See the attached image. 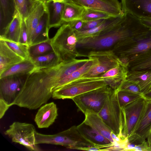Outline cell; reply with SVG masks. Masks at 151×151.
<instances>
[{
    "label": "cell",
    "instance_id": "39",
    "mask_svg": "<svg viewBox=\"0 0 151 151\" xmlns=\"http://www.w3.org/2000/svg\"><path fill=\"white\" fill-rule=\"evenodd\" d=\"M105 19H100L84 22L80 31L89 30L93 28L100 25Z\"/></svg>",
    "mask_w": 151,
    "mask_h": 151
},
{
    "label": "cell",
    "instance_id": "48",
    "mask_svg": "<svg viewBox=\"0 0 151 151\" xmlns=\"http://www.w3.org/2000/svg\"><path fill=\"white\" fill-rule=\"evenodd\" d=\"M150 148H151V147Z\"/></svg>",
    "mask_w": 151,
    "mask_h": 151
},
{
    "label": "cell",
    "instance_id": "17",
    "mask_svg": "<svg viewBox=\"0 0 151 151\" xmlns=\"http://www.w3.org/2000/svg\"><path fill=\"white\" fill-rule=\"evenodd\" d=\"M129 71L128 66L121 62L116 67L98 77L103 78L110 88L116 90L126 79Z\"/></svg>",
    "mask_w": 151,
    "mask_h": 151
},
{
    "label": "cell",
    "instance_id": "18",
    "mask_svg": "<svg viewBox=\"0 0 151 151\" xmlns=\"http://www.w3.org/2000/svg\"><path fill=\"white\" fill-rule=\"evenodd\" d=\"M58 115L56 105L51 102L40 107L35 115L34 121L38 128H48L54 122Z\"/></svg>",
    "mask_w": 151,
    "mask_h": 151
},
{
    "label": "cell",
    "instance_id": "23",
    "mask_svg": "<svg viewBox=\"0 0 151 151\" xmlns=\"http://www.w3.org/2000/svg\"><path fill=\"white\" fill-rule=\"evenodd\" d=\"M84 114L85 119L83 121L85 123L95 129L112 143L115 144L111 136L112 131L98 114L88 112Z\"/></svg>",
    "mask_w": 151,
    "mask_h": 151
},
{
    "label": "cell",
    "instance_id": "34",
    "mask_svg": "<svg viewBox=\"0 0 151 151\" xmlns=\"http://www.w3.org/2000/svg\"><path fill=\"white\" fill-rule=\"evenodd\" d=\"M111 17L113 16L101 11L85 8L80 19L85 22L100 19H106Z\"/></svg>",
    "mask_w": 151,
    "mask_h": 151
},
{
    "label": "cell",
    "instance_id": "6",
    "mask_svg": "<svg viewBox=\"0 0 151 151\" xmlns=\"http://www.w3.org/2000/svg\"><path fill=\"white\" fill-rule=\"evenodd\" d=\"M106 85L104 79L99 77L79 78L54 91L52 97L54 99H72L76 96Z\"/></svg>",
    "mask_w": 151,
    "mask_h": 151
},
{
    "label": "cell",
    "instance_id": "43",
    "mask_svg": "<svg viewBox=\"0 0 151 151\" xmlns=\"http://www.w3.org/2000/svg\"><path fill=\"white\" fill-rule=\"evenodd\" d=\"M139 19L145 26L151 28V18H139Z\"/></svg>",
    "mask_w": 151,
    "mask_h": 151
},
{
    "label": "cell",
    "instance_id": "19",
    "mask_svg": "<svg viewBox=\"0 0 151 151\" xmlns=\"http://www.w3.org/2000/svg\"><path fill=\"white\" fill-rule=\"evenodd\" d=\"M77 127L82 135L95 146L109 147L115 144L112 143L98 131L84 121Z\"/></svg>",
    "mask_w": 151,
    "mask_h": 151
},
{
    "label": "cell",
    "instance_id": "27",
    "mask_svg": "<svg viewBox=\"0 0 151 151\" xmlns=\"http://www.w3.org/2000/svg\"><path fill=\"white\" fill-rule=\"evenodd\" d=\"M128 68L129 70H151V49L131 57Z\"/></svg>",
    "mask_w": 151,
    "mask_h": 151
},
{
    "label": "cell",
    "instance_id": "2",
    "mask_svg": "<svg viewBox=\"0 0 151 151\" xmlns=\"http://www.w3.org/2000/svg\"><path fill=\"white\" fill-rule=\"evenodd\" d=\"M146 27L139 19L124 12L121 20L109 31L87 40L80 45L85 48L95 50L108 48Z\"/></svg>",
    "mask_w": 151,
    "mask_h": 151
},
{
    "label": "cell",
    "instance_id": "33",
    "mask_svg": "<svg viewBox=\"0 0 151 151\" xmlns=\"http://www.w3.org/2000/svg\"><path fill=\"white\" fill-rule=\"evenodd\" d=\"M3 40L5 41L11 49L24 60L30 59L29 46L19 42H16L7 40Z\"/></svg>",
    "mask_w": 151,
    "mask_h": 151
},
{
    "label": "cell",
    "instance_id": "8",
    "mask_svg": "<svg viewBox=\"0 0 151 151\" xmlns=\"http://www.w3.org/2000/svg\"><path fill=\"white\" fill-rule=\"evenodd\" d=\"M111 89L107 85L76 96L72 99L84 114L88 112L98 114L103 107Z\"/></svg>",
    "mask_w": 151,
    "mask_h": 151
},
{
    "label": "cell",
    "instance_id": "40",
    "mask_svg": "<svg viewBox=\"0 0 151 151\" xmlns=\"http://www.w3.org/2000/svg\"><path fill=\"white\" fill-rule=\"evenodd\" d=\"M19 42L29 46L27 27L24 19L22 18Z\"/></svg>",
    "mask_w": 151,
    "mask_h": 151
},
{
    "label": "cell",
    "instance_id": "36",
    "mask_svg": "<svg viewBox=\"0 0 151 151\" xmlns=\"http://www.w3.org/2000/svg\"><path fill=\"white\" fill-rule=\"evenodd\" d=\"M10 0H0L1 25L12 18L14 12H12V7Z\"/></svg>",
    "mask_w": 151,
    "mask_h": 151
},
{
    "label": "cell",
    "instance_id": "46",
    "mask_svg": "<svg viewBox=\"0 0 151 151\" xmlns=\"http://www.w3.org/2000/svg\"><path fill=\"white\" fill-rule=\"evenodd\" d=\"M65 0H47L46 2L49 3L51 2L56 3H63Z\"/></svg>",
    "mask_w": 151,
    "mask_h": 151
},
{
    "label": "cell",
    "instance_id": "13",
    "mask_svg": "<svg viewBox=\"0 0 151 151\" xmlns=\"http://www.w3.org/2000/svg\"><path fill=\"white\" fill-rule=\"evenodd\" d=\"M85 8L101 11L113 17L122 14L121 3L118 0H65Z\"/></svg>",
    "mask_w": 151,
    "mask_h": 151
},
{
    "label": "cell",
    "instance_id": "1",
    "mask_svg": "<svg viewBox=\"0 0 151 151\" xmlns=\"http://www.w3.org/2000/svg\"><path fill=\"white\" fill-rule=\"evenodd\" d=\"M76 60L48 68H36L27 74L16 98L21 107L36 109L46 104L57 89L59 81L80 68Z\"/></svg>",
    "mask_w": 151,
    "mask_h": 151
},
{
    "label": "cell",
    "instance_id": "47",
    "mask_svg": "<svg viewBox=\"0 0 151 151\" xmlns=\"http://www.w3.org/2000/svg\"><path fill=\"white\" fill-rule=\"evenodd\" d=\"M41 1L44 2H46L47 0H36Z\"/></svg>",
    "mask_w": 151,
    "mask_h": 151
},
{
    "label": "cell",
    "instance_id": "32",
    "mask_svg": "<svg viewBox=\"0 0 151 151\" xmlns=\"http://www.w3.org/2000/svg\"><path fill=\"white\" fill-rule=\"evenodd\" d=\"M116 91L118 102L121 108L143 97L138 94L126 91L117 90Z\"/></svg>",
    "mask_w": 151,
    "mask_h": 151
},
{
    "label": "cell",
    "instance_id": "22",
    "mask_svg": "<svg viewBox=\"0 0 151 151\" xmlns=\"http://www.w3.org/2000/svg\"><path fill=\"white\" fill-rule=\"evenodd\" d=\"M126 79L137 85L143 95L151 90V70H129Z\"/></svg>",
    "mask_w": 151,
    "mask_h": 151
},
{
    "label": "cell",
    "instance_id": "29",
    "mask_svg": "<svg viewBox=\"0 0 151 151\" xmlns=\"http://www.w3.org/2000/svg\"><path fill=\"white\" fill-rule=\"evenodd\" d=\"M36 68L29 59L15 64L0 75V78L17 74H28Z\"/></svg>",
    "mask_w": 151,
    "mask_h": 151
},
{
    "label": "cell",
    "instance_id": "35",
    "mask_svg": "<svg viewBox=\"0 0 151 151\" xmlns=\"http://www.w3.org/2000/svg\"><path fill=\"white\" fill-rule=\"evenodd\" d=\"M146 139L134 133L127 138L123 146V151H134L135 149L143 143Z\"/></svg>",
    "mask_w": 151,
    "mask_h": 151
},
{
    "label": "cell",
    "instance_id": "5",
    "mask_svg": "<svg viewBox=\"0 0 151 151\" xmlns=\"http://www.w3.org/2000/svg\"><path fill=\"white\" fill-rule=\"evenodd\" d=\"M114 46L113 50L119 56V58L129 59L133 56L150 49L151 28L147 27L119 41Z\"/></svg>",
    "mask_w": 151,
    "mask_h": 151
},
{
    "label": "cell",
    "instance_id": "21",
    "mask_svg": "<svg viewBox=\"0 0 151 151\" xmlns=\"http://www.w3.org/2000/svg\"><path fill=\"white\" fill-rule=\"evenodd\" d=\"M22 19L19 12L15 8L12 18L4 28L3 34L1 35L0 39L19 42Z\"/></svg>",
    "mask_w": 151,
    "mask_h": 151
},
{
    "label": "cell",
    "instance_id": "45",
    "mask_svg": "<svg viewBox=\"0 0 151 151\" xmlns=\"http://www.w3.org/2000/svg\"><path fill=\"white\" fill-rule=\"evenodd\" d=\"M147 142L150 147H151V129L148 135L147 138Z\"/></svg>",
    "mask_w": 151,
    "mask_h": 151
},
{
    "label": "cell",
    "instance_id": "41",
    "mask_svg": "<svg viewBox=\"0 0 151 151\" xmlns=\"http://www.w3.org/2000/svg\"><path fill=\"white\" fill-rule=\"evenodd\" d=\"M84 22L81 19L74 20L68 23L75 31H80L82 28Z\"/></svg>",
    "mask_w": 151,
    "mask_h": 151
},
{
    "label": "cell",
    "instance_id": "3",
    "mask_svg": "<svg viewBox=\"0 0 151 151\" xmlns=\"http://www.w3.org/2000/svg\"><path fill=\"white\" fill-rule=\"evenodd\" d=\"M77 42L75 31L69 23L63 24L50 39L53 50L60 63L71 61L82 56L76 49Z\"/></svg>",
    "mask_w": 151,
    "mask_h": 151
},
{
    "label": "cell",
    "instance_id": "28",
    "mask_svg": "<svg viewBox=\"0 0 151 151\" xmlns=\"http://www.w3.org/2000/svg\"><path fill=\"white\" fill-rule=\"evenodd\" d=\"M62 19L64 23L80 19L85 8L72 2L65 1Z\"/></svg>",
    "mask_w": 151,
    "mask_h": 151
},
{
    "label": "cell",
    "instance_id": "31",
    "mask_svg": "<svg viewBox=\"0 0 151 151\" xmlns=\"http://www.w3.org/2000/svg\"><path fill=\"white\" fill-rule=\"evenodd\" d=\"M30 58L40 56L53 51L50 43V39L48 41L29 46Z\"/></svg>",
    "mask_w": 151,
    "mask_h": 151
},
{
    "label": "cell",
    "instance_id": "42",
    "mask_svg": "<svg viewBox=\"0 0 151 151\" xmlns=\"http://www.w3.org/2000/svg\"><path fill=\"white\" fill-rule=\"evenodd\" d=\"M10 106L4 101L0 99V119L4 116L5 113Z\"/></svg>",
    "mask_w": 151,
    "mask_h": 151
},
{
    "label": "cell",
    "instance_id": "26",
    "mask_svg": "<svg viewBox=\"0 0 151 151\" xmlns=\"http://www.w3.org/2000/svg\"><path fill=\"white\" fill-rule=\"evenodd\" d=\"M48 15L46 10L41 17L32 35L29 46L49 40Z\"/></svg>",
    "mask_w": 151,
    "mask_h": 151
},
{
    "label": "cell",
    "instance_id": "20",
    "mask_svg": "<svg viewBox=\"0 0 151 151\" xmlns=\"http://www.w3.org/2000/svg\"><path fill=\"white\" fill-rule=\"evenodd\" d=\"M25 60L0 39V75L14 65Z\"/></svg>",
    "mask_w": 151,
    "mask_h": 151
},
{
    "label": "cell",
    "instance_id": "7",
    "mask_svg": "<svg viewBox=\"0 0 151 151\" xmlns=\"http://www.w3.org/2000/svg\"><path fill=\"white\" fill-rule=\"evenodd\" d=\"M98 114L114 133L122 139H125L122 134V112L118 102L116 90L111 89Z\"/></svg>",
    "mask_w": 151,
    "mask_h": 151
},
{
    "label": "cell",
    "instance_id": "10",
    "mask_svg": "<svg viewBox=\"0 0 151 151\" xmlns=\"http://www.w3.org/2000/svg\"><path fill=\"white\" fill-rule=\"evenodd\" d=\"M87 57L89 59H96L97 62L79 78L96 77L116 67L121 63L119 58L112 50L91 51Z\"/></svg>",
    "mask_w": 151,
    "mask_h": 151
},
{
    "label": "cell",
    "instance_id": "14",
    "mask_svg": "<svg viewBox=\"0 0 151 151\" xmlns=\"http://www.w3.org/2000/svg\"><path fill=\"white\" fill-rule=\"evenodd\" d=\"M124 14V13L120 16L111 17L106 19L100 25L92 29L82 31H75L77 39V43L80 45L87 40L107 32L121 20Z\"/></svg>",
    "mask_w": 151,
    "mask_h": 151
},
{
    "label": "cell",
    "instance_id": "44",
    "mask_svg": "<svg viewBox=\"0 0 151 151\" xmlns=\"http://www.w3.org/2000/svg\"><path fill=\"white\" fill-rule=\"evenodd\" d=\"M142 96L146 99H151V90L144 94Z\"/></svg>",
    "mask_w": 151,
    "mask_h": 151
},
{
    "label": "cell",
    "instance_id": "16",
    "mask_svg": "<svg viewBox=\"0 0 151 151\" xmlns=\"http://www.w3.org/2000/svg\"><path fill=\"white\" fill-rule=\"evenodd\" d=\"M122 10L139 19L151 18V0H121Z\"/></svg>",
    "mask_w": 151,
    "mask_h": 151
},
{
    "label": "cell",
    "instance_id": "12",
    "mask_svg": "<svg viewBox=\"0 0 151 151\" xmlns=\"http://www.w3.org/2000/svg\"><path fill=\"white\" fill-rule=\"evenodd\" d=\"M27 74H17L0 78V99L10 106L20 92Z\"/></svg>",
    "mask_w": 151,
    "mask_h": 151
},
{
    "label": "cell",
    "instance_id": "24",
    "mask_svg": "<svg viewBox=\"0 0 151 151\" xmlns=\"http://www.w3.org/2000/svg\"><path fill=\"white\" fill-rule=\"evenodd\" d=\"M46 4L48 15V29L60 27L64 23L62 19L64 3L46 2Z\"/></svg>",
    "mask_w": 151,
    "mask_h": 151
},
{
    "label": "cell",
    "instance_id": "25",
    "mask_svg": "<svg viewBox=\"0 0 151 151\" xmlns=\"http://www.w3.org/2000/svg\"><path fill=\"white\" fill-rule=\"evenodd\" d=\"M146 99L145 106L143 114L132 134L136 133L145 139H147L151 129V99Z\"/></svg>",
    "mask_w": 151,
    "mask_h": 151
},
{
    "label": "cell",
    "instance_id": "11",
    "mask_svg": "<svg viewBox=\"0 0 151 151\" xmlns=\"http://www.w3.org/2000/svg\"><path fill=\"white\" fill-rule=\"evenodd\" d=\"M146 99L142 97L122 108V134L124 139L130 135L137 125L145 108Z\"/></svg>",
    "mask_w": 151,
    "mask_h": 151
},
{
    "label": "cell",
    "instance_id": "15",
    "mask_svg": "<svg viewBox=\"0 0 151 151\" xmlns=\"http://www.w3.org/2000/svg\"><path fill=\"white\" fill-rule=\"evenodd\" d=\"M46 2L35 0L27 16L24 19L27 27L29 46L34 30L42 16L47 10Z\"/></svg>",
    "mask_w": 151,
    "mask_h": 151
},
{
    "label": "cell",
    "instance_id": "4",
    "mask_svg": "<svg viewBox=\"0 0 151 151\" xmlns=\"http://www.w3.org/2000/svg\"><path fill=\"white\" fill-rule=\"evenodd\" d=\"M35 137L36 143L38 145H59L70 149L83 150H86L88 147L95 146L82 135L76 126L54 134H45L36 132Z\"/></svg>",
    "mask_w": 151,
    "mask_h": 151
},
{
    "label": "cell",
    "instance_id": "37",
    "mask_svg": "<svg viewBox=\"0 0 151 151\" xmlns=\"http://www.w3.org/2000/svg\"><path fill=\"white\" fill-rule=\"evenodd\" d=\"M35 0H13L14 8L19 12L24 19L27 16L33 2Z\"/></svg>",
    "mask_w": 151,
    "mask_h": 151
},
{
    "label": "cell",
    "instance_id": "9",
    "mask_svg": "<svg viewBox=\"0 0 151 151\" xmlns=\"http://www.w3.org/2000/svg\"><path fill=\"white\" fill-rule=\"evenodd\" d=\"M36 129L31 124L14 122L4 132L14 142L24 146L31 151L42 150L36 143Z\"/></svg>",
    "mask_w": 151,
    "mask_h": 151
},
{
    "label": "cell",
    "instance_id": "30",
    "mask_svg": "<svg viewBox=\"0 0 151 151\" xmlns=\"http://www.w3.org/2000/svg\"><path fill=\"white\" fill-rule=\"evenodd\" d=\"M30 59L37 68L51 67L60 63L53 51L42 55L30 57Z\"/></svg>",
    "mask_w": 151,
    "mask_h": 151
},
{
    "label": "cell",
    "instance_id": "38",
    "mask_svg": "<svg viewBox=\"0 0 151 151\" xmlns=\"http://www.w3.org/2000/svg\"><path fill=\"white\" fill-rule=\"evenodd\" d=\"M118 90H123L138 94L142 96L141 90L135 83L126 79Z\"/></svg>",
    "mask_w": 151,
    "mask_h": 151
}]
</instances>
